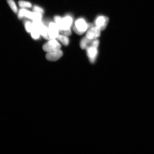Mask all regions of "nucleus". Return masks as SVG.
Instances as JSON below:
<instances>
[{"label":"nucleus","instance_id":"19","mask_svg":"<svg viewBox=\"0 0 154 154\" xmlns=\"http://www.w3.org/2000/svg\"><path fill=\"white\" fill-rule=\"evenodd\" d=\"M33 12L41 13L43 14L44 13V11L42 8L37 5L34 6L33 8Z\"/></svg>","mask_w":154,"mask_h":154},{"label":"nucleus","instance_id":"9","mask_svg":"<svg viewBox=\"0 0 154 154\" xmlns=\"http://www.w3.org/2000/svg\"><path fill=\"white\" fill-rule=\"evenodd\" d=\"M93 40L88 39L86 37L82 38L80 43L81 48L82 49H86L88 48L92 47Z\"/></svg>","mask_w":154,"mask_h":154},{"label":"nucleus","instance_id":"15","mask_svg":"<svg viewBox=\"0 0 154 154\" xmlns=\"http://www.w3.org/2000/svg\"><path fill=\"white\" fill-rule=\"evenodd\" d=\"M32 26L33 28L37 29L38 30H40L42 26H44L43 23L42 22L41 20H35L32 22Z\"/></svg>","mask_w":154,"mask_h":154},{"label":"nucleus","instance_id":"4","mask_svg":"<svg viewBox=\"0 0 154 154\" xmlns=\"http://www.w3.org/2000/svg\"><path fill=\"white\" fill-rule=\"evenodd\" d=\"M109 19L107 17L104 16H100L96 19L95 24L96 26L99 28L101 31L105 30L107 26Z\"/></svg>","mask_w":154,"mask_h":154},{"label":"nucleus","instance_id":"2","mask_svg":"<svg viewBox=\"0 0 154 154\" xmlns=\"http://www.w3.org/2000/svg\"><path fill=\"white\" fill-rule=\"evenodd\" d=\"M89 25L87 23L86 21L84 19L80 18L76 21L73 29L77 34L82 35L85 33Z\"/></svg>","mask_w":154,"mask_h":154},{"label":"nucleus","instance_id":"18","mask_svg":"<svg viewBox=\"0 0 154 154\" xmlns=\"http://www.w3.org/2000/svg\"><path fill=\"white\" fill-rule=\"evenodd\" d=\"M25 28L27 32H31L33 29L32 23L29 22H26L25 24Z\"/></svg>","mask_w":154,"mask_h":154},{"label":"nucleus","instance_id":"12","mask_svg":"<svg viewBox=\"0 0 154 154\" xmlns=\"http://www.w3.org/2000/svg\"><path fill=\"white\" fill-rule=\"evenodd\" d=\"M19 6L22 8H30L32 5L29 2L23 1H19L18 2Z\"/></svg>","mask_w":154,"mask_h":154},{"label":"nucleus","instance_id":"17","mask_svg":"<svg viewBox=\"0 0 154 154\" xmlns=\"http://www.w3.org/2000/svg\"><path fill=\"white\" fill-rule=\"evenodd\" d=\"M42 14L41 13L33 12L32 20H41L42 17Z\"/></svg>","mask_w":154,"mask_h":154},{"label":"nucleus","instance_id":"11","mask_svg":"<svg viewBox=\"0 0 154 154\" xmlns=\"http://www.w3.org/2000/svg\"><path fill=\"white\" fill-rule=\"evenodd\" d=\"M57 38L63 45L67 46L69 45V40L67 36L63 35H59Z\"/></svg>","mask_w":154,"mask_h":154},{"label":"nucleus","instance_id":"1","mask_svg":"<svg viewBox=\"0 0 154 154\" xmlns=\"http://www.w3.org/2000/svg\"><path fill=\"white\" fill-rule=\"evenodd\" d=\"M54 19L55 23L59 29H70L73 22L72 17L70 15H67L63 18L59 16H56L55 17Z\"/></svg>","mask_w":154,"mask_h":154},{"label":"nucleus","instance_id":"5","mask_svg":"<svg viewBox=\"0 0 154 154\" xmlns=\"http://www.w3.org/2000/svg\"><path fill=\"white\" fill-rule=\"evenodd\" d=\"M100 34L101 30L97 26L92 27L87 32L86 37L91 40L97 39L100 36Z\"/></svg>","mask_w":154,"mask_h":154},{"label":"nucleus","instance_id":"7","mask_svg":"<svg viewBox=\"0 0 154 154\" xmlns=\"http://www.w3.org/2000/svg\"><path fill=\"white\" fill-rule=\"evenodd\" d=\"M49 32L51 39H55L59 35V29L55 23H51L49 26Z\"/></svg>","mask_w":154,"mask_h":154},{"label":"nucleus","instance_id":"10","mask_svg":"<svg viewBox=\"0 0 154 154\" xmlns=\"http://www.w3.org/2000/svg\"><path fill=\"white\" fill-rule=\"evenodd\" d=\"M40 35H41L45 39L51 40L49 32V29L47 26H44L39 30Z\"/></svg>","mask_w":154,"mask_h":154},{"label":"nucleus","instance_id":"13","mask_svg":"<svg viewBox=\"0 0 154 154\" xmlns=\"http://www.w3.org/2000/svg\"><path fill=\"white\" fill-rule=\"evenodd\" d=\"M7 3H8L9 7L13 11V12L15 13L18 12V8L17 7L15 3L13 0H7Z\"/></svg>","mask_w":154,"mask_h":154},{"label":"nucleus","instance_id":"14","mask_svg":"<svg viewBox=\"0 0 154 154\" xmlns=\"http://www.w3.org/2000/svg\"><path fill=\"white\" fill-rule=\"evenodd\" d=\"M32 37L35 39H37L40 37V35L39 30L33 28L32 31L31 32Z\"/></svg>","mask_w":154,"mask_h":154},{"label":"nucleus","instance_id":"8","mask_svg":"<svg viewBox=\"0 0 154 154\" xmlns=\"http://www.w3.org/2000/svg\"><path fill=\"white\" fill-rule=\"evenodd\" d=\"M87 53L89 60L92 63L95 62L97 55V48L90 47L86 49Z\"/></svg>","mask_w":154,"mask_h":154},{"label":"nucleus","instance_id":"20","mask_svg":"<svg viewBox=\"0 0 154 154\" xmlns=\"http://www.w3.org/2000/svg\"><path fill=\"white\" fill-rule=\"evenodd\" d=\"M26 9L25 8H22L19 10L18 13V17L19 19L23 18L25 17V13Z\"/></svg>","mask_w":154,"mask_h":154},{"label":"nucleus","instance_id":"6","mask_svg":"<svg viewBox=\"0 0 154 154\" xmlns=\"http://www.w3.org/2000/svg\"><path fill=\"white\" fill-rule=\"evenodd\" d=\"M63 55V52L59 49L48 52L46 55V57L48 60L55 61L60 59Z\"/></svg>","mask_w":154,"mask_h":154},{"label":"nucleus","instance_id":"3","mask_svg":"<svg viewBox=\"0 0 154 154\" xmlns=\"http://www.w3.org/2000/svg\"><path fill=\"white\" fill-rule=\"evenodd\" d=\"M61 45L59 42L55 39L50 40L43 46L44 51L47 52L57 51L60 49Z\"/></svg>","mask_w":154,"mask_h":154},{"label":"nucleus","instance_id":"16","mask_svg":"<svg viewBox=\"0 0 154 154\" xmlns=\"http://www.w3.org/2000/svg\"><path fill=\"white\" fill-rule=\"evenodd\" d=\"M59 32L61 34L66 36H70L72 35V31L70 29H59Z\"/></svg>","mask_w":154,"mask_h":154}]
</instances>
